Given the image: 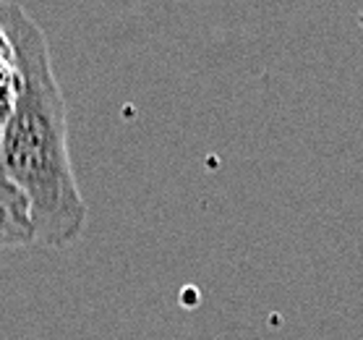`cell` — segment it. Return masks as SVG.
I'll use <instances>...</instances> for the list:
<instances>
[{
  "mask_svg": "<svg viewBox=\"0 0 363 340\" xmlns=\"http://www.w3.org/2000/svg\"><path fill=\"white\" fill-rule=\"evenodd\" d=\"M11 37L18 94L0 128V170L29 202L34 246L68 249L82 238L89 209L68 152V108L42 26L18 3L0 0Z\"/></svg>",
  "mask_w": 363,
  "mask_h": 340,
  "instance_id": "1",
  "label": "cell"
},
{
  "mask_svg": "<svg viewBox=\"0 0 363 340\" xmlns=\"http://www.w3.org/2000/svg\"><path fill=\"white\" fill-rule=\"evenodd\" d=\"M18 94V68L16 53L13 55H0V128L11 118Z\"/></svg>",
  "mask_w": 363,
  "mask_h": 340,
  "instance_id": "3",
  "label": "cell"
},
{
  "mask_svg": "<svg viewBox=\"0 0 363 340\" xmlns=\"http://www.w3.org/2000/svg\"><path fill=\"white\" fill-rule=\"evenodd\" d=\"M0 55H13V45H11V37L6 32V26L0 21Z\"/></svg>",
  "mask_w": 363,
  "mask_h": 340,
  "instance_id": "4",
  "label": "cell"
},
{
  "mask_svg": "<svg viewBox=\"0 0 363 340\" xmlns=\"http://www.w3.org/2000/svg\"><path fill=\"white\" fill-rule=\"evenodd\" d=\"M34 246V225L29 202L0 170V249Z\"/></svg>",
  "mask_w": 363,
  "mask_h": 340,
  "instance_id": "2",
  "label": "cell"
}]
</instances>
